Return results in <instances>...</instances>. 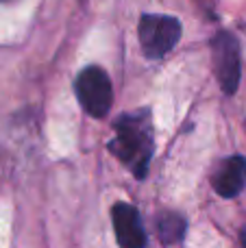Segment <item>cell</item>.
<instances>
[{"mask_svg": "<svg viewBox=\"0 0 246 248\" xmlns=\"http://www.w3.org/2000/svg\"><path fill=\"white\" fill-rule=\"evenodd\" d=\"M144 113L135 116H120L113 124L116 137L109 144V150L133 172L138 179H144L148 170V163L153 157V140L151 128L146 120H142Z\"/></svg>", "mask_w": 246, "mask_h": 248, "instance_id": "1", "label": "cell"}, {"mask_svg": "<svg viewBox=\"0 0 246 248\" xmlns=\"http://www.w3.org/2000/svg\"><path fill=\"white\" fill-rule=\"evenodd\" d=\"M139 46L148 59H161L177 46L181 37V22L172 16H144L138 26Z\"/></svg>", "mask_w": 246, "mask_h": 248, "instance_id": "2", "label": "cell"}, {"mask_svg": "<svg viewBox=\"0 0 246 248\" xmlns=\"http://www.w3.org/2000/svg\"><path fill=\"white\" fill-rule=\"evenodd\" d=\"M77 98L81 103V107L85 109V113H90L92 118H105L111 107L113 100V90L111 81L105 74V70L96 68H85L77 77Z\"/></svg>", "mask_w": 246, "mask_h": 248, "instance_id": "3", "label": "cell"}, {"mask_svg": "<svg viewBox=\"0 0 246 248\" xmlns=\"http://www.w3.org/2000/svg\"><path fill=\"white\" fill-rule=\"evenodd\" d=\"M214 48V65L222 90L227 94H233L240 85V46L233 35L220 33L212 42Z\"/></svg>", "mask_w": 246, "mask_h": 248, "instance_id": "4", "label": "cell"}, {"mask_svg": "<svg viewBox=\"0 0 246 248\" xmlns=\"http://www.w3.org/2000/svg\"><path fill=\"white\" fill-rule=\"evenodd\" d=\"M111 218L116 240L122 248H146V233H144L142 220L133 205L116 202L111 209Z\"/></svg>", "mask_w": 246, "mask_h": 248, "instance_id": "5", "label": "cell"}, {"mask_svg": "<svg viewBox=\"0 0 246 248\" xmlns=\"http://www.w3.org/2000/svg\"><path fill=\"white\" fill-rule=\"evenodd\" d=\"M212 185L220 196L225 198H233L242 192V187L246 185V161L240 155L227 157L220 166L216 168L212 176Z\"/></svg>", "mask_w": 246, "mask_h": 248, "instance_id": "6", "label": "cell"}, {"mask_svg": "<svg viewBox=\"0 0 246 248\" xmlns=\"http://www.w3.org/2000/svg\"><path fill=\"white\" fill-rule=\"evenodd\" d=\"M157 227H159V235L166 244H177L185 233V220L179 214H161L157 220Z\"/></svg>", "mask_w": 246, "mask_h": 248, "instance_id": "7", "label": "cell"}]
</instances>
